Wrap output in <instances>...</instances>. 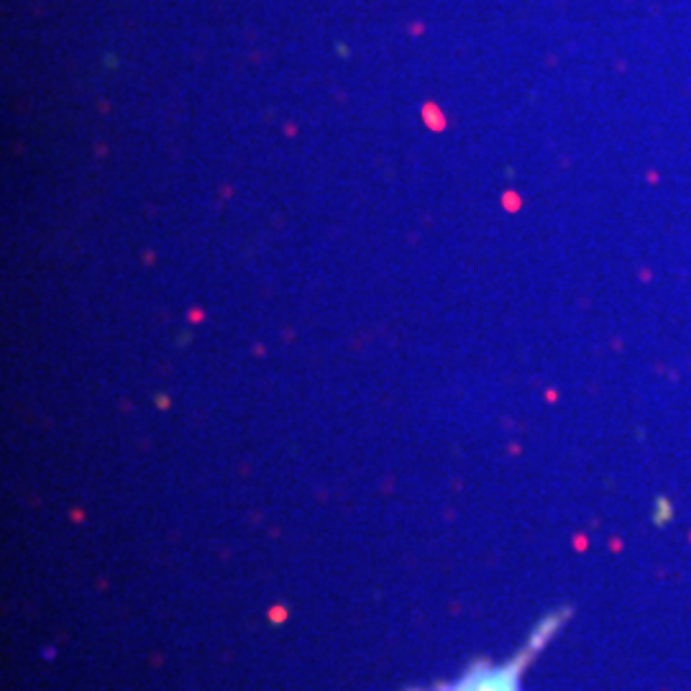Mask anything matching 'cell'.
Here are the masks:
<instances>
[{
    "label": "cell",
    "instance_id": "obj_1",
    "mask_svg": "<svg viewBox=\"0 0 691 691\" xmlns=\"http://www.w3.org/2000/svg\"><path fill=\"white\" fill-rule=\"evenodd\" d=\"M461 691H515V686H512V681L505 673H497V676H484L476 686Z\"/></svg>",
    "mask_w": 691,
    "mask_h": 691
}]
</instances>
